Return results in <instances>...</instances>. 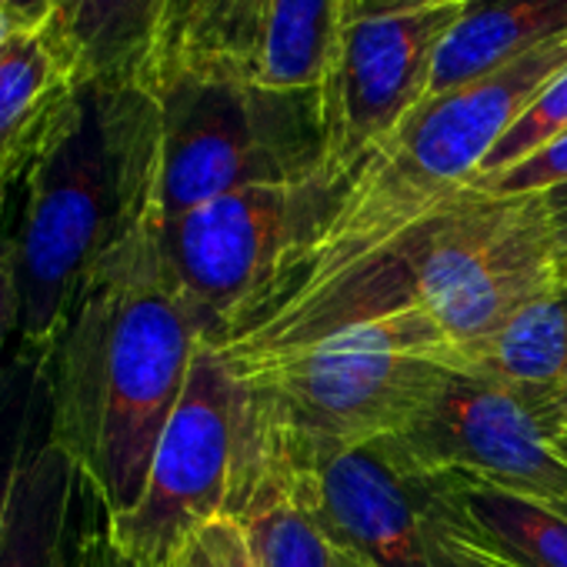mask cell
Segmentation results:
<instances>
[{
  "label": "cell",
  "mask_w": 567,
  "mask_h": 567,
  "mask_svg": "<svg viewBox=\"0 0 567 567\" xmlns=\"http://www.w3.org/2000/svg\"><path fill=\"white\" fill-rule=\"evenodd\" d=\"M200 344L161 267L151 227L84 284L48 361V434L107 517L137 504Z\"/></svg>",
  "instance_id": "cell-1"
},
{
  "label": "cell",
  "mask_w": 567,
  "mask_h": 567,
  "mask_svg": "<svg viewBox=\"0 0 567 567\" xmlns=\"http://www.w3.org/2000/svg\"><path fill=\"white\" fill-rule=\"evenodd\" d=\"M161 107L144 84H78L28 164L11 230L18 354L51 361L91 274L154 224Z\"/></svg>",
  "instance_id": "cell-2"
},
{
  "label": "cell",
  "mask_w": 567,
  "mask_h": 567,
  "mask_svg": "<svg viewBox=\"0 0 567 567\" xmlns=\"http://www.w3.org/2000/svg\"><path fill=\"white\" fill-rule=\"evenodd\" d=\"M564 71L567 34L514 58L491 74L441 94H427L404 117V124L351 174L324 234L295 267V274L284 280L270 305L324 280L358 254L381 247L431 214L437 204L471 187L501 137Z\"/></svg>",
  "instance_id": "cell-3"
},
{
  "label": "cell",
  "mask_w": 567,
  "mask_h": 567,
  "mask_svg": "<svg viewBox=\"0 0 567 567\" xmlns=\"http://www.w3.org/2000/svg\"><path fill=\"white\" fill-rule=\"evenodd\" d=\"M224 361L244 381L257 424L295 451H334L404 434L444 388L451 344L414 308L301 348Z\"/></svg>",
  "instance_id": "cell-4"
},
{
  "label": "cell",
  "mask_w": 567,
  "mask_h": 567,
  "mask_svg": "<svg viewBox=\"0 0 567 567\" xmlns=\"http://www.w3.org/2000/svg\"><path fill=\"white\" fill-rule=\"evenodd\" d=\"M151 91L161 107L154 224L244 187L324 174L321 87L284 91L234 71H181Z\"/></svg>",
  "instance_id": "cell-5"
},
{
  "label": "cell",
  "mask_w": 567,
  "mask_h": 567,
  "mask_svg": "<svg viewBox=\"0 0 567 567\" xmlns=\"http://www.w3.org/2000/svg\"><path fill=\"white\" fill-rule=\"evenodd\" d=\"M348 181L244 187L167 224H151L161 267L204 344L224 348L254 321L308 257Z\"/></svg>",
  "instance_id": "cell-6"
},
{
  "label": "cell",
  "mask_w": 567,
  "mask_h": 567,
  "mask_svg": "<svg viewBox=\"0 0 567 567\" xmlns=\"http://www.w3.org/2000/svg\"><path fill=\"white\" fill-rule=\"evenodd\" d=\"M414 308L454 361L560 277V237L540 194L464 187L408 227Z\"/></svg>",
  "instance_id": "cell-7"
},
{
  "label": "cell",
  "mask_w": 567,
  "mask_h": 567,
  "mask_svg": "<svg viewBox=\"0 0 567 567\" xmlns=\"http://www.w3.org/2000/svg\"><path fill=\"white\" fill-rule=\"evenodd\" d=\"M247 427L244 381L214 344H200L137 504L107 517L114 547L137 567H167L197 530L224 517L240 477Z\"/></svg>",
  "instance_id": "cell-8"
},
{
  "label": "cell",
  "mask_w": 567,
  "mask_h": 567,
  "mask_svg": "<svg viewBox=\"0 0 567 567\" xmlns=\"http://www.w3.org/2000/svg\"><path fill=\"white\" fill-rule=\"evenodd\" d=\"M288 451L344 567H494L451 524L444 481L411 464L391 437L364 447Z\"/></svg>",
  "instance_id": "cell-9"
},
{
  "label": "cell",
  "mask_w": 567,
  "mask_h": 567,
  "mask_svg": "<svg viewBox=\"0 0 567 567\" xmlns=\"http://www.w3.org/2000/svg\"><path fill=\"white\" fill-rule=\"evenodd\" d=\"M431 474L494 484L567 514V441L530 401L467 374H447L427 411L398 437Z\"/></svg>",
  "instance_id": "cell-10"
},
{
  "label": "cell",
  "mask_w": 567,
  "mask_h": 567,
  "mask_svg": "<svg viewBox=\"0 0 567 567\" xmlns=\"http://www.w3.org/2000/svg\"><path fill=\"white\" fill-rule=\"evenodd\" d=\"M464 4L391 18H351L344 24L334 64L321 84L324 174L331 181H351L431 94L437 51Z\"/></svg>",
  "instance_id": "cell-11"
},
{
  "label": "cell",
  "mask_w": 567,
  "mask_h": 567,
  "mask_svg": "<svg viewBox=\"0 0 567 567\" xmlns=\"http://www.w3.org/2000/svg\"><path fill=\"white\" fill-rule=\"evenodd\" d=\"M227 514L240 520L257 567H344L318 520L298 461L254 417Z\"/></svg>",
  "instance_id": "cell-12"
},
{
  "label": "cell",
  "mask_w": 567,
  "mask_h": 567,
  "mask_svg": "<svg viewBox=\"0 0 567 567\" xmlns=\"http://www.w3.org/2000/svg\"><path fill=\"white\" fill-rule=\"evenodd\" d=\"M171 0H54L44 44L74 84L151 87Z\"/></svg>",
  "instance_id": "cell-13"
},
{
  "label": "cell",
  "mask_w": 567,
  "mask_h": 567,
  "mask_svg": "<svg viewBox=\"0 0 567 567\" xmlns=\"http://www.w3.org/2000/svg\"><path fill=\"white\" fill-rule=\"evenodd\" d=\"M451 371L504 388L550 417L567 388V280L557 277L491 338L464 351Z\"/></svg>",
  "instance_id": "cell-14"
},
{
  "label": "cell",
  "mask_w": 567,
  "mask_h": 567,
  "mask_svg": "<svg viewBox=\"0 0 567 567\" xmlns=\"http://www.w3.org/2000/svg\"><path fill=\"white\" fill-rule=\"evenodd\" d=\"M81 507L84 481L74 461L51 434H41L0 524V567H68Z\"/></svg>",
  "instance_id": "cell-15"
},
{
  "label": "cell",
  "mask_w": 567,
  "mask_h": 567,
  "mask_svg": "<svg viewBox=\"0 0 567 567\" xmlns=\"http://www.w3.org/2000/svg\"><path fill=\"white\" fill-rule=\"evenodd\" d=\"M431 474V471H427ZM457 534L494 567H567V514L524 494L437 474Z\"/></svg>",
  "instance_id": "cell-16"
},
{
  "label": "cell",
  "mask_w": 567,
  "mask_h": 567,
  "mask_svg": "<svg viewBox=\"0 0 567 567\" xmlns=\"http://www.w3.org/2000/svg\"><path fill=\"white\" fill-rule=\"evenodd\" d=\"M564 34L567 0H467L437 51L431 94L491 74Z\"/></svg>",
  "instance_id": "cell-17"
},
{
  "label": "cell",
  "mask_w": 567,
  "mask_h": 567,
  "mask_svg": "<svg viewBox=\"0 0 567 567\" xmlns=\"http://www.w3.org/2000/svg\"><path fill=\"white\" fill-rule=\"evenodd\" d=\"M74 81L44 44L41 31H18L0 48V190L24 177L34 154L44 147Z\"/></svg>",
  "instance_id": "cell-18"
},
{
  "label": "cell",
  "mask_w": 567,
  "mask_h": 567,
  "mask_svg": "<svg viewBox=\"0 0 567 567\" xmlns=\"http://www.w3.org/2000/svg\"><path fill=\"white\" fill-rule=\"evenodd\" d=\"M267 0H171L151 87L181 71L254 78Z\"/></svg>",
  "instance_id": "cell-19"
},
{
  "label": "cell",
  "mask_w": 567,
  "mask_h": 567,
  "mask_svg": "<svg viewBox=\"0 0 567 567\" xmlns=\"http://www.w3.org/2000/svg\"><path fill=\"white\" fill-rule=\"evenodd\" d=\"M348 4L351 0H267L254 81L284 91L321 87L348 24Z\"/></svg>",
  "instance_id": "cell-20"
},
{
  "label": "cell",
  "mask_w": 567,
  "mask_h": 567,
  "mask_svg": "<svg viewBox=\"0 0 567 567\" xmlns=\"http://www.w3.org/2000/svg\"><path fill=\"white\" fill-rule=\"evenodd\" d=\"M51 421L48 361L14 354L0 368V524H4L28 451Z\"/></svg>",
  "instance_id": "cell-21"
},
{
  "label": "cell",
  "mask_w": 567,
  "mask_h": 567,
  "mask_svg": "<svg viewBox=\"0 0 567 567\" xmlns=\"http://www.w3.org/2000/svg\"><path fill=\"white\" fill-rule=\"evenodd\" d=\"M564 134H567V71L557 74L540 91V97L517 117V124L501 137V144L491 151V157L484 161V167L474 177V184L491 181V177L524 164L527 157L540 154L544 147H550Z\"/></svg>",
  "instance_id": "cell-22"
},
{
  "label": "cell",
  "mask_w": 567,
  "mask_h": 567,
  "mask_svg": "<svg viewBox=\"0 0 567 567\" xmlns=\"http://www.w3.org/2000/svg\"><path fill=\"white\" fill-rule=\"evenodd\" d=\"M167 567H257L247 534L237 517L224 514L210 520Z\"/></svg>",
  "instance_id": "cell-23"
},
{
  "label": "cell",
  "mask_w": 567,
  "mask_h": 567,
  "mask_svg": "<svg viewBox=\"0 0 567 567\" xmlns=\"http://www.w3.org/2000/svg\"><path fill=\"white\" fill-rule=\"evenodd\" d=\"M557 184H567V134L524 164L471 187H481L487 194H544Z\"/></svg>",
  "instance_id": "cell-24"
},
{
  "label": "cell",
  "mask_w": 567,
  "mask_h": 567,
  "mask_svg": "<svg viewBox=\"0 0 567 567\" xmlns=\"http://www.w3.org/2000/svg\"><path fill=\"white\" fill-rule=\"evenodd\" d=\"M18 338V284H14V254L11 234L0 230V368H4V351Z\"/></svg>",
  "instance_id": "cell-25"
},
{
  "label": "cell",
  "mask_w": 567,
  "mask_h": 567,
  "mask_svg": "<svg viewBox=\"0 0 567 567\" xmlns=\"http://www.w3.org/2000/svg\"><path fill=\"white\" fill-rule=\"evenodd\" d=\"M451 4H464V0H351V4H348V21L351 18L417 14V11H434V8H451Z\"/></svg>",
  "instance_id": "cell-26"
},
{
  "label": "cell",
  "mask_w": 567,
  "mask_h": 567,
  "mask_svg": "<svg viewBox=\"0 0 567 567\" xmlns=\"http://www.w3.org/2000/svg\"><path fill=\"white\" fill-rule=\"evenodd\" d=\"M54 0H4V11L14 18L21 31H41L51 18Z\"/></svg>",
  "instance_id": "cell-27"
},
{
  "label": "cell",
  "mask_w": 567,
  "mask_h": 567,
  "mask_svg": "<svg viewBox=\"0 0 567 567\" xmlns=\"http://www.w3.org/2000/svg\"><path fill=\"white\" fill-rule=\"evenodd\" d=\"M540 197H544V204H547V214H550L554 230H557V237H560V247H567V184H557V187L544 190Z\"/></svg>",
  "instance_id": "cell-28"
},
{
  "label": "cell",
  "mask_w": 567,
  "mask_h": 567,
  "mask_svg": "<svg viewBox=\"0 0 567 567\" xmlns=\"http://www.w3.org/2000/svg\"><path fill=\"white\" fill-rule=\"evenodd\" d=\"M550 421H554V427L560 431V437L567 441V388H564V394L557 398V404H554V414H550Z\"/></svg>",
  "instance_id": "cell-29"
},
{
  "label": "cell",
  "mask_w": 567,
  "mask_h": 567,
  "mask_svg": "<svg viewBox=\"0 0 567 567\" xmlns=\"http://www.w3.org/2000/svg\"><path fill=\"white\" fill-rule=\"evenodd\" d=\"M18 31H21V28L14 24V18H11L4 8H0V48H4V44H8V41L18 34Z\"/></svg>",
  "instance_id": "cell-30"
},
{
  "label": "cell",
  "mask_w": 567,
  "mask_h": 567,
  "mask_svg": "<svg viewBox=\"0 0 567 567\" xmlns=\"http://www.w3.org/2000/svg\"><path fill=\"white\" fill-rule=\"evenodd\" d=\"M560 277L567 280V247H564V257H560Z\"/></svg>",
  "instance_id": "cell-31"
},
{
  "label": "cell",
  "mask_w": 567,
  "mask_h": 567,
  "mask_svg": "<svg viewBox=\"0 0 567 567\" xmlns=\"http://www.w3.org/2000/svg\"><path fill=\"white\" fill-rule=\"evenodd\" d=\"M4 204H8V194L0 190V217H4Z\"/></svg>",
  "instance_id": "cell-32"
},
{
  "label": "cell",
  "mask_w": 567,
  "mask_h": 567,
  "mask_svg": "<svg viewBox=\"0 0 567 567\" xmlns=\"http://www.w3.org/2000/svg\"><path fill=\"white\" fill-rule=\"evenodd\" d=\"M0 8H4V0H0Z\"/></svg>",
  "instance_id": "cell-33"
},
{
  "label": "cell",
  "mask_w": 567,
  "mask_h": 567,
  "mask_svg": "<svg viewBox=\"0 0 567 567\" xmlns=\"http://www.w3.org/2000/svg\"><path fill=\"white\" fill-rule=\"evenodd\" d=\"M71 550H74V547H71ZM68 567H71V560H68Z\"/></svg>",
  "instance_id": "cell-34"
}]
</instances>
